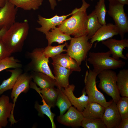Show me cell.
<instances>
[{
	"label": "cell",
	"mask_w": 128,
	"mask_h": 128,
	"mask_svg": "<svg viewBox=\"0 0 128 128\" xmlns=\"http://www.w3.org/2000/svg\"><path fill=\"white\" fill-rule=\"evenodd\" d=\"M118 29L115 24L108 23L102 25L91 39L90 42L102 41L112 38L119 34Z\"/></svg>",
	"instance_id": "2e32d148"
},
{
	"label": "cell",
	"mask_w": 128,
	"mask_h": 128,
	"mask_svg": "<svg viewBox=\"0 0 128 128\" xmlns=\"http://www.w3.org/2000/svg\"><path fill=\"white\" fill-rule=\"evenodd\" d=\"M116 84L120 95L128 97V70H120L117 75Z\"/></svg>",
	"instance_id": "d4e9b609"
},
{
	"label": "cell",
	"mask_w": 128,
	"mask_h": 128,
	"mask_svg": "<svg viewBox=\"0 0 128 128\" xmlns=\"http://www.w3.org/2000/svg\"><path fill=\"white\" fill-rule=\"evenodd\" d=\"M128 128V118L122 119L118 128Z\"/></svg>",
	"instance_id": "d590c367"
},
{
	"label": "cell",
	"mask_w": 128,
	"mask_h": 128,
	"mask_svg": "<svg viewBox=\"0 0 128 128\" xmlns=\"http://www.w3.org/2000/svg\"><path fill=\"white\" fill-rule=\"evenodd\" d=\"M68 45V43L65 42L63 44L57 46L48 45L44 48V55L46 58H49L58 55L63 52L66 51V49H64V48Z\"/></svg>",
	"instance_id": "4dcf8cb0"
},
{
	"label": "cell",
	"mask_w": 128,
	"mask_h": 128,
	"mask_svg": "<svg viewBox=\"0 0 128 128\" xmlns=\"http://www.w3.org/2000/svg\"><path fill=\"white\" fill-rule=\"evenodd\" d=\"M102 43L108 48L112 57L114 59L119 60L120 58L125 60L127 58L123 54V49L128 47V39H122L120 40L110 38L102 41Z\"/></svg>",
	"instance_id": "5bb4252c"
},
{
	"label": "cell",
	"mask_w": 128,
	"mask_h": 128,
	"mask_svg": "<svg viewBox=\"0 0 128 128\" xmlns=\"http://www.w3.org/2000/svg\"><path fill=\"white\" fill-rule=\"evenodd\" d=\"M76 9V8L68 15L61 16L56 15L50 18H45L39 15L37 22L41 27L36 28V29L45 34L51 29L55 28L56 26L60 25L68 17L72 15L75 12Z\"/></svg>",
	"instance_id": "4fadbf2b"
},
{
	"label": "cell",
	"mask_w": 128,
	"mask_h": 128,
	"mask_svg": "<svg viewBox=\"0 0 128 128\" xmlns=\"http://www.w3.org/2000/svg\"><path fill=\"white\" fill-rule=\"evenodd\" d=\"M12 54L2 40H0V60L11 56Z\"/></svg>",
	"instance_id": "e575fe53"
},
{
	"label": "cell",
	"mask_w": 128,
	"mask_h": 128,
	"mask_svg": "<svg viewBox=\"0 0 128 128\" xmlns=\"http://www.w3.org/2000/svg\"><path fill=\"white\" fill-rule=\"evenodd\" d=\"M19 60L12 56L6 57L0 60V72L9 68H21L22 64Z\"/></svg>",
	"instance_id": "f546056e"
},
{
	"label": "cell",
	"mask_w": 128,
	"mask_h": 128,
	"mask_svg": "<svg viewBox=\"0 0 128 128\" xmlns=\"http://www.w3.org/2000/svg\"><path fill=\"white\" fill-rule=\"evenodd\" d=\"M0 95H1L0 94V97H1Z\"/></svg>",
	"instance_id": "b9f144b4"
},
{
	"label": "cell",
	"mask_w": 128,
	"mask_h": 128,
	"mask_svg": "<svg viewBox=\"0 0 128 128\" xmlns=\"http://www.w3.org/2000/svg\"><path fill=\"white\" fill-rule=\"evenodd\" d=\"M102 25L99 22L94 10L88 15L87 26V36L91 39Z\"/></svg>",
	"instance_id": "4316f807"
},
{
	"label": "cell",
	"mask_w": 128,
	"mask_h": 128,
	"mask_svg": "<svg viewBox=\"0 0 128 128\" xmlns=\"http://www.w3.org/2000/svg\"><path fill=\"white\" fill-rule=\"evenodd\" d=\"M48 0L50 3L51 9L53 10H54L57 5L56 0Z\"/></svg>",
	"instance_id": "8d00e7d4"
},
{
	"label": "cell",
	"mask_w": 128,
	"mask_h": 128,
	"mask_svg": "<svg viewBox=\"0 0 128 128\" xmlns=\"http://www.w3.org/2000/svg\"><path fill=\"white\" fill-rule=\"evenodd\" d=\"M97 75L92 70L89 69V71L87 70L84 79V88L89 102L97 103L105 108L110 104L112 100L107 102L103 94L97 88L96 80Z\"/></svg>",
	"instance_id": "52a82bcc"
},
{
	"label": "cell",
	"mask_w": 128,
	"mask_h": 128,
	"mask_svg": "<svg viewBox=\"0 0 128 128\" xmlns=\"http://www.w3.org/2000/svg\"><path fill=\"white\" fill-rule=\"evenodd\" d=\"M111 55L109 50L106 52H90L87 61L93 66L92 70L98 75L104 70L116 69L125 66V62L114 59L110 57Z\"/></svg>",
	"instance_id": "3957f363"
},
{
	"label": "cell",
	"mask_w": 128,
	"mask_h": 128,
	"mask_svg": "<svg viewBox=\"0 0 128 128\" xmlns=\"http://www.w3.org/2000/svg\"><path fill=\"white\" fill-rule=\"evenodd\" d=\"M30 87L35 90L43 99L46 103L51 108L56 106L58 94V88L52 87L41 89L37 87L36 84L31 81Z\"/></svg>",
	"instance_id": "ac0fdd59"
},
{
	"label": "cell",
	"mask_w": 128,
	"mask_h": 128,
	"mask_svg": "<svg viewBox=\"0 0 128 128\" xmlns=\"http://www.w3.org/2000/svg\"><path fill=\"white\" fill-rule=\"evenodd\" d=\"M63 0H57L58 1H60Z\"/></svg>",
	"instance_id": "60d3db41"
},
{
	"label": "cell",
	"mask_w": 128,
	"mask_h": 128,
	"mask_svg": "<svg viewBox=\"0 0 128 128\" xmlns=\"http://www.w3.org/2000/svg\"><path fill=\"white\" fill-rule=\"evenodd\" d=\"M32 79L41 89L56 86L55 80L44 73L33 71L30 73Z\"/></svg>",
	"instance_id": "7402d4cb"
},
{
	"label": "cell",
	"mask_w": 128,
	"mask_h": 128,
	"mask_svg": "<svg viewBox=\"0 0 128 128\" xmlns=\"http://www.w3.org/2000/svg\"><path fill=\"white\" fill-rule=\"evenodd\" d=\"M58 88V94L56 106L59 109L60 115H63L72 106V105L67 96L61 89Z\"/></svg>",
	"instance_id": "f1b7e54d"
},
{
	"label": "cell",
	"mask_w": 128,
	"mask_h": 128,
	"mask_svg": "<svg viewBox=\"0 0 128 128\" xmlns=\"http://www.w3.org/2000/svg\"><path fill=\"white\" fill-rule=\"evenodd\" d=\"M6 0H0V9L4 5Z\"/></svg>",
	"instance_id": "ab89813d"
},
{
	"label": "cell",
	"mask_w": 128,
	"mask_h": 128,
	"mask_svg": "<svg viewBox=\"0 0 128 128\" xmlns=\"http://www.w3.org/2000/svg\"><path fill=\"white\" fill-rule=\"evenodd\" d=\"M32 80L30 73L27 72L22 73L18 78L12 89L11 98L13 101V108L9 120L11 126L18 121L15 119L14 115V110L17 98L22 92L26 93L27 92L30 87V83Z\"/></svg>",
	"instance_id": "9c48e42d"
},
{
	"label": "cell",
	"mask_w": 128,
	"mask_h": 128,
	"mask_svg": "<svg viewBox=\"0 0 128 128\" xmlns=\"http://www.w3.org/2000/svg\"><path fill=\"white\" fill-rule=\"evenodd\" d=\"M75 86L73 84L69 85V86L66 88H62V90L67 96L72 105H73L79 111L82 112L84 109L87 104L89 102L88 96H86V93L84 87L82 91V95L79 97H76L73 91Z\"/></svg>",
	"instance_id": "9a60e30c"
},
{
	"label": "cell",
	"mask_w": 128,
	"mask_h": 128,
	"mask_svg": "<svg viewBox=\"0 0 128 128\" xmlns=\"http://www.w3.org/2000/svg\"><path fill=\"white\" fill-rule=\"evenodd\" d=\"M81 126L84 128H106L101 119H89L84 118Z\"/></svg>",
	"instance_id": "836d02e7"
},
{
	"label": "cell",
	"mask_w": 128,
	"mask_h": 128,
	"mask_svg": "<svg viewBox=\"0 0 128 128\" xmlns=\"http://www.w3.org/2000/svg\"><path fill=\"white\" fill-rule=\"evenodd\" d=\"M42 98V105H40L38 102H36L34 105L35 108L38 112V115L41 117H43L46 115L49 118L52 124V128H55L56 126L54 122V118L55 114L52 112L51 108L46 103L43 98Z\"/></svg>",
	"instance_id": "83f0119b"
},
{
	"label": "cell",
	"mask_w": 128,
	"mask_h": 128,
	"mask_svg": "<svg viewBox=\"0 0 128 128\" xmlns=\"http://www.w3.org/2000/svg\"><path fill=\"white\" fill-rule=\"evenodd\" d=\"M79 8H76L75 12L69 18L66 19L57 27L62 32L78 37L87 35V26L88 15L87 9L90 5L85 0Z\"/></svg>",
	"instance_id": "6da1fadb"
},
{
	"label": "cell",
	"mask_w": 128,
	"mask_h": 128,
	"mask_svg": "<svg viewBox=\"0 0 128 128\" xmlns=\"http://www.w3.org/2000/svg\"><path fill=\"white\" fill-rule=\"evenodd\" d=\"M102 119L107 128H118L122 118L116 106L112 100L110 104L105 108Z\"/></svg>",
	"instance_id": "8fae6325"
},
{
	"label": "cell",
	"mask_w": 128,
	"mask_h": 128,
	"mask_svg": "<svg viewBox=\"0 0 128 128\" xmlns=\"http://www.w3.org/2000/svg\"><path fill=\"white\" fill-rule=\"evenodd\" d=\"M91 0V1H92V0Z\"/></svg>",
	"instance_id": "7bdbcfd3"
},
{
	"label": "cell",
	"mask_w": 128,
	"mask_h": 128,
	"mask_svg": "<svg viewBox=\"0 0 128 128\" xmlns=\"http://www.w3.org/2000/svg\"><path fill=\"white\" fill-rule=\"evenodd\" d=\"M13 103L9 101V97L2 95L0 99V128L5 127L8 123V119L10 116L13 108Z\"/></svg>",
	"instance_id": "d6986e66"
},
{
	"label": "cell",
	"mask_w": 128,
	"mask_h": 128,
	"mask_svg": "<svg viewBox=\"0 0 128 128\" xmlns=\"http://www.w3.org/2000/svg\"><path fill=\"white\" fill-rule=\"evenodd\" d=\"M18 9L8 0H6L4 5L0 9V29H8L15 22Z\"/></svg>",
	"instance_id": "7c38bea8"
},
{
	"label": "cell",
	"mask_w": 128,
	"mask_h": 128,
	"mask_svg": "<svg viewBox=\"0 0 128 128\" xmlns=\"http://www.w3.org/2000/svg\"><path fill=\"white\" fill-rule=\"evenodd\" d=\"M51 58L52 63L58 64L72 71L80 72L81 71L80 65L75 60L67 53H61Z\"/></svg>",
	"instance_id": "ffe728a7"
},
{
	"label": "cell",
	"mask_w": 128,
	"mask_h": 128,
	"mask_svg": "<svg viewBox=\"0 0 128 128\" xmlns=\"http://www.w3.org/2000/svg\"><path fill=\"white\" fill-rule=\"evenodd\" d=\"M44 48H36L31 52H28L27 56L31 61L25 66V72L33 71L45 74L55 80V78L48 65L49 58L44 53Z\"/></svg>",
	"instance_id": "277c9868"
},
{
	"label": "cell",
	"mask_w": 128,
	"mask_h": 128,
	"mask_svg": "<svg viewBox=\"0 0 128 128\" xmlns=\"http://www.w3.org/2000/svg\"><path fill=\"white\" fill-rule=\"evenodd\" d=\"M105 109L104 106L97 103L89 102L82 112L84 118L102 119Z\"/></svg>",
	"instance_id": "44dd1931"
},
{
	"label": "cell",
	"mask_w": 128,
	"mask_h": 128,
	"mask_svg": "<svg viewBox=\"0 0 128 128\" xmlns=\"http://www.w3.org/2000/svg\"><path fill=\"white\" fill-rule=\"evenodd\" d=\"M89 39L87 36L72 37L69 44L66 46V53L75 60L80 66L85 60L92 47L93 44L88 41Z\"/></svg>",
	"instance_id": "5b68a950"
},
{
	"label": "cell",
	"mask_w": 128,
	"mask_h": 128,
	"mask_svg": "<svg viewBox=\"0 0 128 128\" xmlns=\"http://www.w3.org/2000/svg\"><path fill=\"white\" fill-rule=\"evenodd\" d=\"M11 73L10 77L4 80L0 85V94L8 90L12 89L19 76L22 73L21 68L7 70Z\"/></svg>",
	"instance_id": "cb8c5ba5"
},
{
	"label": "cell",
	"mask_w": 128,
	"mask_h": 128,
	"mask_svg": "<svg viewBox=\"0 0 128 128\" xmlns=\"http://www.w3.org/2000/svg\"><path fill=\"white\" fill-rule=\"evenodd\" d=\"M117 74L111 69L104 70L98 75L100 79L98 87L111 96L116 104L120 97L116 84Z\"/></svg>",
	"instance_id": "8992f818"
},
{
	"label": "cell",
	"mask_w": 128,
	"mask_h": 128,
	"mask_svg": "<svg viewBox=\"0 0 128 128\" xmlns=\"http://www.w3.org/2000/svg\"><path fill=\"white\" fill-rule=\"evenodd\" d=\"M83 118L82 112L71 106L65 114L60 115L57 119L58 122L64 125L74 127L81 126Z\"/></svg>",
	"instance_id": "30bf717a"
},
{
	"label": "cell",
	"mask_w": 128,
	"mask_h": 128,
	"mask_svg": "<svg viewBox=\"0 0 128 128\" xmlns=\"http://www.w3.org/2000/svg\"><path fill=\"white\" fill-rule=\"evenodd\" d=\"M109 1H116L124 5L128 4V0H107Z\"/></svg>",
	"instance_id": "f35d334b"
},
{
	"label": "cell",
	"mask_w": 128,
	"mask_h": 128,
	"mask_svg": "<svg viewBox=\"0 0 128 128\" xmlns=\"http://www.w3.org/2000/svg\"><path fill=\"white\" fill-rule=\"evenodd\" d=\"M108 13L114 21L121 38H124L125 33L128 32V18L125 12L124 5L118 1H110Z\"/></svg>",
	"instance_id": "ba28073f"
},
{
	"label": "cell",
	"mask_w": 128,
	"mask_h": 128,
	"mask_svg": "<svg viewBox=\"0 0 128 128\" xmlns=\"http://www.w3.org/2000/svg\"><path fill=\"white\" fill-rule=\"evenodd\" d=\"M17 8L25 10H36L42 5L43 0H8Z\"/></svg>",
	"instance_id": "484cf974"
},
{
	"label": "cell",
	"mask_w": 128,
	"mask_h": 128,
	"mask_svg": "<svg viewBox=\"0 0 128 128\" xmlns=\"http://www.w3.org/2000/svg\"><path fill=\"white\" fill-rule=\"evenodd\" d=\"M29 30L28 21L25 19L15 22L7 30L1 40L12 54L22 51Z\"/></svg>",
	"instance_id": "7a4b0ae2"
},
{
	"label": "cell",
	"mask_w": 128,
	"mask_h": 128,
	"mask_svg": "<svg viewBox=\"0 0 128 128\" xmlns=\"http://www.w3.org/2000/svg\"><path fill=\"white\" fill-rule=\"evenodd\" d=\"M8 29L7 28L5 27L0 29V40H1L3 36Z\"/></svg>",
	"instance_id": "74e56055"
},
{
	"label": "cell",
	"mask_w": 128,
	"mask_h": 128,
	"mask_svg": "<svg viewBox=\"0 0 128 128\" xmlns=\"http://www.w3.org/2000/svg\"><path fill=\"white\" fill-rule=\"evenodd\" d=\"M116 106L122 119L128 118V97H120Z\"/></svg>",
	"instance_id": "d6a6232c"
},
{
	"label": "cell",
	"mask_w": 128,
	"mask_h": 128,
	"mask_svg": "<svg viewBox=\"0 0 128 128\" xmlns=\"http://www.w3.org/2000/svg\"><path fill=\"white\" fill-rule=\"evenodd\" d=\"M45 34L46 39L48 41V45H51L54 42L59 44L63 43L64 42L70 40V36L61 32L58 27H55Z\"/></svg>",
	"instance_id": "603a6c76"
},
{
	"label": "cell",
	"mask_w": 128,
	"mask_h": 128,
	"mask_svg": "<svg viewBox=\"0 0 128 128\" xmlns=\"http://www.w3.org/2000/svg\"><path fill=\"white\" fill-rule=\"evenodd\" d=\"M94 10L101 24L103 25L106 24L105 17L107 10L105 0H99L95 6Z\"/></svg>",
	"instance_id": "1f68e13d"
},
{
	"label": "cell",
	"mask_w": 128,
	"mask_h": 128,
	"mask_svg": "<svg viewBox=\"0 0 128 128\" xmlns=\"http://www.w3.org/2000/svg\"><path fill=\"white\" fill-rule=\"evenodd\" d=\"M51 64L53 68L56 87L60 89L68 87L69 85V77L73 71L58 64Z\"/></svg>",
	"instance_id": "e0dca14e"
}]
</instances>
